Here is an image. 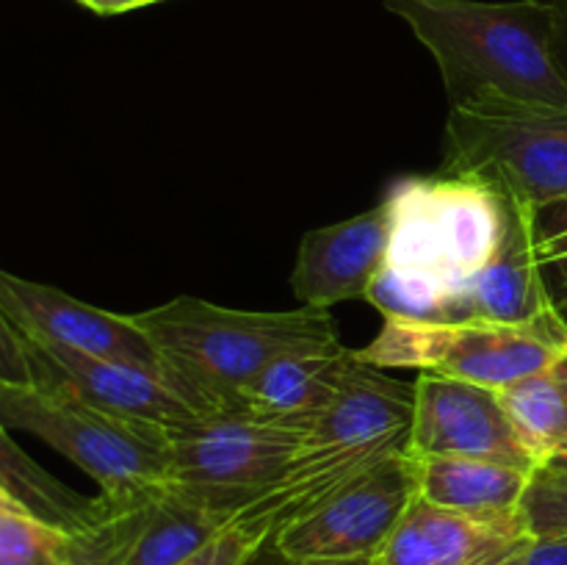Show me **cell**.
Instances as JSON below:
<instances>
[{
	"instance_id": "obj_1",
	"label": "cell",
	"mask_w": 567,
	"mask_h": 565,
	"mask_svg": "<svg viewBox=\"0 0 567 565\" xmlns=\"http://www.w3.org/2000/svg\"><path fill=\"white\" fill-rule=\"evenodd\" d=\"M441 70L452 109H567V61L548 0H382Z\"/></svg>"
},
{
	"instance_id": "obj_2",
	"label": "cell",
	"mask_w": 567,
	"mask_h": 565,
	"mask_svg": "<svg viewBox=\"0 0 567 565\" xmlns=\"http://www.w3.org/2000/svg\"><path fill=\"white\" fill-rule=\"evenodd\" d=\"M136 325L216 410H238L249 382L286 355L338 343L330 310H236L199 297H175L133 314Z\"/></svg>"
},
{
	"instance_id": "obj_3",
	"label": "cell",
	"mask_w": 567,
	"mask_h": 565,
	"mask_svg": "<svg viewBox=\"0 0 567 565\" xmlns=\"http://www.w3.org/2000/svg\"><path fill=\"white\" fill-rule=\"evenodd\" d=\"M382 203L385 266L424 277L452 299L485 269L502 242L504 197L485 177L457 172L402 177Z\"/></svg>"
},
{
	"instance_id": "obj_4",
	"label": "cell",
	"mask_w": 567,
	"mask_h": 565,
	"mask_svg": "<svg viewBox=\"0 0 567 565\" xmlns=\"http://www.w3.org/2000/svg\"><path fill=\"white\" fill-rule=\"evenodd\" d=\"M0 424L31 432L92 476L116 510L153 502L169 485L166 427L122 419L61 391L3 386Z\"/></svg>"
},
{
	"instance_id": "obj_5",
	"label": "cell",
	"mask_w": 567,
	"mask_h": 565,
	"mask_svg": "<svg viewBox=\"0 0 567 565\" xmlns=\"http://www.w3.org/2000/svg\"><path fill=\"white\" fill-rule=\"evenodd\" d=\"M567 355V325L557 308L526 325L502 321L385 319L358 358L377 369H415L487 388L513 386Z\"/></svg>"
},
{
	"instance_id": "obj_6",
	"label": "cell",
	"mask_w": 567,
	"mask_h": 565,
	"mask_svg": "<svg viewBox=\"0 0 567 565\" xmlns=\"http://www.w3.org/2000/svg\"><path fill=\"white\" fill-rule=\"evenodd\" d=\"M441 172L476 175L532 208L567 194V109H449Z\"/></svg>"
},
{
	"instance_id": "obj_7",
	"label": "cell",
	"mask_w": 567,
	"mask_h": 565,
	"mask_svg": "<svg viewBox=\"0 0 567 565\" xmlns=\"http://www.w3.org/2000/svg\"><path fill=\"white\" fill-rule=\"evenodd\" d=\"M169 482L241 493L252 502L275 485L305 446V430L260 419L247 410H221L166 427Z\"/></svg>"
},
{
	"instance_id": "obj_8",
	"label": "cell",
	"mask_w": 567,
	"mask_h": 565,
	"mask_svg": "<svg viewBox=\"0 0 567 565\" xmlns=\"http://www.w3.org/2000/svg\"><path fill=\"white\" fill-rule=\"evenodd\" d=\"M419 496L415 463L408 452L358 476L321 507L280 530L271 541L282 559L343 563L371 559L391 537L404 510Z\"/></svg>"
},
{
	"instance_id": "obj_9",
	"label": "cell",
	"mask_w": 567,
	"mask_h": 565,
	"mask_svg": "<svg viewBox=\"0 0 567 565\" xmlns=\"http://www.w3.org/2000/svg\"><path fill=\"white\" fill-rule=\"evenodd\" d=\"M0 308L28 336L78 349V352L97 355V358L125 360V363L153 369L177 382L192 397L199 413H221L208 399L199 397L177 371H172L161 349L150 341L133 316L94 308L59 288L25 280L6 269H0Z\"/></svg>"
},
{
	"instance_id": "obj_10",
	"label": "cell",
	"mask_w": 567,
	"mask_h": 565,
	"mask_svg": "<svg viewBox=\"0 0 567 565\" xmlns=\"http://www.w3.org/2000/svg\"><path fill=\"white\" fill-rule=\"evenodd\" d=\"M410 458H480L537 469L543 460L515 430L502 391L457 377L419 371Z\"/></svg>"
},
{
	"instance_id": "obj_11",
	"label": "cell",
	"mask_w": 567,
	"mask_h": 565,
	"mask_svg": "<svg viewBox=\"0 0 567 565\" xmlns=\"http://www.w3.org/2000/svg\"><path fill=\"white\" fill-rule=\"evenodd\" d=\"M20 336L28 358H31L37 388L70 393L105 413L161 427L205 415L177 382L158 371L59 347V343L42 341L22 330Z\"/></svg>"
},
{
	"instance_id": "obj_12",
	"label": "cell",
	"mask_w": 567,
	"mask_h": 565,
	"mask_svg": "<svg viewBox=\"0 0 567 565\" xmlns=\"http://www.w3.org/2000/svg\"><path fill=\"white\" fill-rule=\"evenodd\" d=\"M498 192L504 197L502 242L485 269L454 294L449 321L526 325L554 310L551 282L537 253L535 208L504 188Z\"/></svg>"
},
{
	"instance_id": "obj_13",
	"label": "cell",
	"mask_w": 567,
	"mask_h": 565,
	"mask_svg": "<svg viewBox=\"0 0 567 565\" xmlns=\"http://www.w3.org/2000/svg\"><path fill=\"white\" fill-rule=\"evenodd\" d=\"M529 543L520 513L480 518L415 496L371 565H493Z\"/></svg>"
},
{
	"instance_id": "obj_14",
	"label": "cell",
	"mask_w": 567,
	"mask_h": 565,
	"mask_svg": "<svg viewBox=\"0 0 567 565\" xmlns=\"http://www.w3.org/2000/svg\"><path fill=\"white\" fill-rule=\"evenodd\" d=\"M385 203L352 219L305 233L291 271L293 297L308 308L321 310L347 299H365V291L385 266Z\"/></svg>"
},
{
	"instance_id": "obj_15",
	"label": "cell",
	"mask_w": 567,
	"mask_h": 565,
	"mask_svg": "<svg viewBox=\"0 0 567 565\" xmlns=\"http://www.w3.org/2000/svg\"><path fill=\"white\" fill-rule=\"evenodd\" d=\"M354 366L358 349H347L341 341L286 355L249 382L238 399V410L299 427L308 435L310 421L332 402Z\"/></svg>"
},
{
	"instance_id": "obj_16",
	"label": "cell",
	"mask_w": 567,
	"mask_h": 565,
	"mask_svg": "<svg viewBox=\"0 0 567 565\" xmlns=\"http://www.w3.org/2000/svg\"><path fill=\"white\" fill-rule=\"evenodd\" d=\"M247 504L249 499L241 493L169 482L150 507L122 565H181L214 541Z\"/></svg>"
},
{
	"instance_id": "obj_17",
	"label": "cell",
	"mask_w": 567,
	"mask_h": 565,
	"mask_svg": "<svg viewBox=\"0 0 567 565\" xmlns=\"http://www.w3.org/2000/svg\"><path fill=\"white\" fill-rule=\"evenodd\" d=\"M419 496L480 518L518 515L535 469L480 458H413Z\"/></svg>"
},
{
	"instance_id": "obj_18",
	"label": "cell",
	"mask_w": 567,
	"mask_h": 565,
	"mask_svg": "<svg viewBox=\"0 0 567 565\" xmlns=\"http://www.w3.org/2000/svg\"><path fill=\"white\" fill-rule=\"evenodd\" d=\"M0 491L14 499L22 510L61 526L66 532L94 530L109 515L120 513L103 496H83L75 487L55 480L44 471L20 443L9 435V427L0 424ZM127 510V507H125Z\"/></svg>"
},
{
	"instance_id": "obj_19",
	"label": "cell",
	"mask_w": 567,
	"mask_h": 565,
	"mask_svg": "<svg viewBox=\"0 0 567 565\" xmlns=\"http://www.w3.org/2000/svg\"><path fill=\"white\" fill-rule=\"evenodd\" d=\"M502 402L526 446L546 463L567 449V355L502 388Z\"/></svg>"
},
{
	"instance_id": "obj_20",
	"label": "cell",
	"mask_w": 567,
	"mask_h": 565,
	"mask_svg": "<svg viewBox=\"0 0 567 565\" xmlns=\"http://www.w3.org/2000/svg\"><path fill=\"white\" fill-rule=\"evenodd\" d=\"M78 537L28 510H0V565H64Z\"/></svg>"
},
{
	"instance_id": "obj_21",
	"label": "cell",
	"mask_w": 567,
	"mask_h": 565,
	"mask_svg": "<svg viewBox=\"0 0 567 565\" xmlns=\"http://www.w3.org/2000/svg\"><path fill=\"white\" fill-rule=\"evenodd\" d=\"M153 502L120 510V513L109 515V518H105L103 524L94 526V530L83 532V535L78 537L75 552L70 554V559H66L64 565H122L125 563L127 552H131L138 532H142L144 521H147Z\"/></svg>"
},
{
	"instance_id": "obj_22",
	"label": "cell",
	"mask_w": 567,
	"mask_h": 565,
	"mask_svg": "<svg viewBox=\"0 0 567 565\" xmlns=\"http://www.w3.org/2000/svg\"><path fill=\"white\" fill-rule=\"evenodd\" d=\"M518 513L532 541L567 535V469L551 463L537 465Z\"/></svg>"
},
{
	"instance_id": "obj_23",
	"label": "cell",
	"mask_w": 567,
	"mask_h": 565,
	"mask_svg": "<svg viewBox=\"0 0 567 565\" xmlns=\"http://www.w3.org/2000/svg\"><path fill=\"white\" fill-rule=\"evenodd\" d=\"M275 532L266 521L255 515L238 513L214 541L205 543L197 554L183 559L181 565H249V559L271 543Z\"/></svg>"
},
{
	"instance_id": "obj_24",
	"label": "cell",
	"mask_w": 567,
	"mask_h": 565,
	"mask_svg": "<svg viewBox=\"0 0 567 565\" xmlns=\"http://www.w3.org/2000/svg\"><path fill=\"white\" fill-rule=\"evenodd\" d=\"M0 382L3 386L37 388V377H33V366L25 352V343H22V336L14 321L3 314V308H0Z\"/></svg>"
},
{
	"instance_id": "obj_25",
	"label": "cell",
	"mask_w": 567,
	"mask_h": 565,
	"mask_svg": "<svg viewBox=\"0 0 567 565\" xmlns=\"http://www.w3.org/2000/svg\"><path fill=\"white\" fill-rule=\"evenodd\" d=\"M535 233L537 244L551 242V238L567 236V194L554 199V203L535 208Z\"/></svg>"
},
{
	"instance_id": "obj_26",
	"label": "cell",
	"mask_w": 567,
	"mask_h": 565,
	"mask_svg": "<svg viewBox=\"0 0 567 565\" xmlns=\"http://www.w3.org/2000/svg\"><path fill=\"white\" fill-rule=\"evenodd\" d=\"M524 565H567V535L532 541L526 548Z\"/></svg>"
},
{
	"instance_id": "obj_27",
	"label": "cell",
	"mask_w": 567,
	"mask_h": 565,
	"mask_svg": "<svg viewBox=\"0 0 567 565\" xmlns=\"http://www.w3.org/2000/svg\"><path fill=\"white\" fill-rule=\"evenodd\" d=\"M81 6H86L89 11L103 17H114V14H125V11H136V9H147V6L164 3V0H78Z\"/></svg>"
},
{
	"instance_id": "obj_28",
	"label": "cell",
	"mask_w": 567,
	"mask_h": 565,
	"mask_svg": "<svg viewBox=\"0 0 567 565\" xmlns=\"http://www.w3.org/2000/svg\"><path fill=\"white\" fill-rule=\"evenodd\" d=\"M548 3L557 9V22H559V44H563V55L567 61V0H548Z\"/></svg>"
},
{
	"instance_id": "obj_29",
	"label": "cell",
	"mask_w": 567,
	"mask_h": 565,
	"mask_svg": "<svg viewBox=\"0 0 567 565\" xmlns=\"http://www.w3.org/2000/svg\"><path fill=\"white\" fill-rule=\"evenodd\" d=\"M554 308H557V314L563 316V321L567 325V286L554 288Z\"/></svg>"
},
{
	"instance_id": "obj_30",
	"label": "cell",
	"mask_w": 567,
	"mask_h": 565,
	"mask_svg": "<svg viewBox=\"0 0 567 565\" xmlns=\"http://www.w3.org/2000/svg\"><path fill=\"white\" fill-rule=\"evenodd\" d=\"M526 548H529V546L518 548V552H513V554H509V557L498 559V563H493V565H524V557H526Z\"/></svg>"
},
{
	"instance_id": "obj_31",
	"label": "cell",
	"mask_w": 567,
	"mask_h": 565,
	"mask_svg": "<svg viewBox=\"0 0 567 565\" xmlns=\"http://www.w3.org/2000/svg\"><path fill=\"white\" fill-rule=\"evenodd\" d=\"M282 565H371V559H343V563H293V559H286Z\"/></svg>"
},
{
	"instance_id": "obj_32",
	"label": "cell",
	"mask_w": 567,
	"mask_h": 565,
	"mask_svg": "<svg viewBox=\"0 0 567 565\" xmlns=\"http://www.w3.org/2000/svg\"><path fill=\"white\" fill-rule=\"evenodd\" d=\"M0 510H22V507H20V504L14 502V499L6 496V493L0 491Z\"/></svg>"
},
{
	"instance_id": "obj_33",
	"label": "cell",
	"mask_w": 567,
	"mask_h": 565,
	"mask_svg": "<svg viewBox=\"0 0 567 565\" xmlns=\"http://www.w3.org/2000/svg\"><path fill=\"white\" fill-rule=\"evenodd\" d=\"M546 463L557 465V469H567V452H559V454H554V458H548Z\"/></svg>"
},
{
	"instance_id": "obj_34",
	"label": "cell",
	"mask_w": 567,
	"mask_h": 565,
	"mask_svg": "<svg viewBox=\"0 0 567 565\" xmlns=\"http://www.w3.org/2000/svg\"><path fill=\"white\" fill-rule=\"evenodd\" d=\"M565 452H567V449H565Z\"/></svg>"
}]
</instances>
